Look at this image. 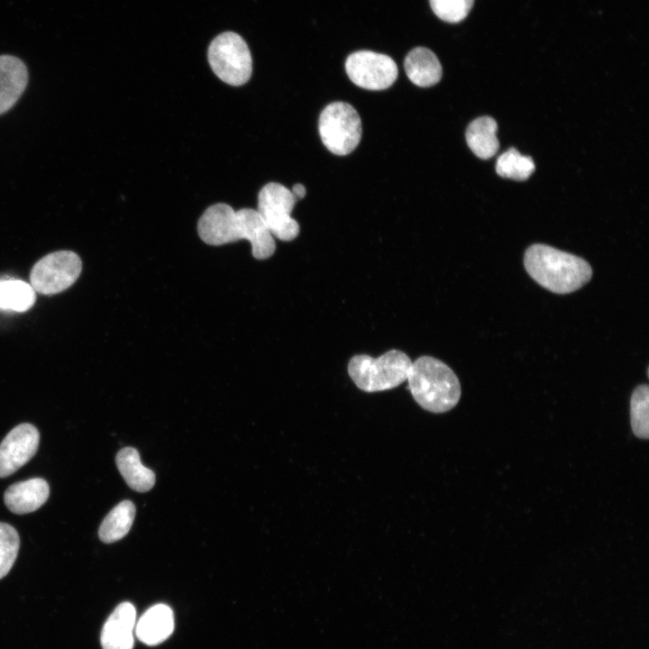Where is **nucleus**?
<instances>
[{"instance_id": "5701e85b", "label": "nucleus", "mask_w": 649, "mask_h": 649, "mask_svg": "<svg viewBox=\"0 0 649 649\" xmlns=\"http://www.w3.org/2000/svg\"><path fill=\"white\" fill-rule=\"evenodd\" d=\"M434 14L441 20L456 23L470 13L474 0H429Z\"/></svg>"}, {"instance_id": "7ed1b4c3", "label": "nucleus", "mask_w": 649, "mask_h": 649, "mask_svg": "<svg viewBox=\"0 0 649 649\" xmlns=\"http://www.w3.org/2000/svg\"><path fill=\"white\" fill-rule=\"evenodd\" d=\"M407 380L416 402L429 412H447L460 400L458 377L447 364L432 356H421L412 361Z\"/></svg>"}, {"instance_id": "0eeeda50", "label": "nucleus", "mask_w": 649, "mask_h": 649, "mask_svg": "<svg viewBox=\"0 0 649 649\" xmlns=\"http://www.w3.org/2000/svg\"><path fill=\"white\" fill-rule=\"evenodd\" d=\"M297 201L291 190L279 183L270 182L260 190L256 210L273 237L289 242L298 235L299 224L290 215Z\"/></svg>"}, {"instance_id": "39448f33", "label": "nucleus", "mask_w": 649, "mask_h": 649, "mask_svg": "<svg viewBox=\"0 0 649 649\" xmlns=\"http://www.w3.org/2000/svg\"><path fill=\"white\" fill-rule=\"evenodd\" d=\"M207 57L212 70L224 83L238 87L251 78V55L239 34L225 32L216 36L208 47Z\"/></svg>"}, {"instance_id": "ddd939ff", "label": "nucleus", "mask_w": 649, "mask_h": 649, "mask_svg": "<svg viewBox=\"0 0 649 649\" xmlns=\"http://www.w3.org/2000/svg\"><path fill=\"white\" fill-rule=\"evenodd\" d=\"M28 70L17 57L0 55V114L10 110L23 93Z\"/></svg>"}, {"instance_id": "6ab92c4d", "label": "nucleus", "mask_w": 649, "mask_h": 649, "mask_svg": "<svg viewBox=\"0 0 649 649\" xmlns=\"http://www.w3.org/2000/svg\"><path fill=\"white\" fill-rule=\"evenodd\" d=\"M35 291L22 280L0 281V307L17 312L30 309L35 302Z\"/></svg>"}, {"instance_id": "aec40b11", "label": "nucleus", "mask_w": 649, "mask_h": 649, "mask_svg": "<svg viewBox=\"0 0 649 649\" xmlns=\"http://www.w3.org/2000/svg\"><path fill=\"white\" fill-rule=\"evenodd\" d=\"M496 171L502 178L525 180L535 171V163L531 157L510 148L498 158Z\"/></svg>"}, {"instance_id": "1a4fd4ad", "label": "nucleus", "mask_w": 649, "mask_h": 649, "mask_svg": "<svg viewBox=\"0 0 649 649\" xmlns=\"http://www.w3.org/2000/svg\"><path fill=\"white\" fill-rule=\"evenodd\" d=\"M345 70L356 86L369 90L386 89L398 78V67L393 59L371 50H358L349 55Z\"/></svg>"}, {"instance_id": "423d86ee", "label": "nucleus", "mask_w": 649, "mask_h": 649, "mask_svg": "<svg viewBox=\"0 0 649 649\" xmlns=\"http://www.w3.org/2000/svg\"><path fill=\"white\" fill-rule=\"evenodd\" d=\"M318 131L324 146L334 154L344 156L355 150L361 138V121L353 106L334 102L320 114Z\"/></svg>"}, {"instance_id": "f257e3e1", "label": "nucleus", "mask_w": 649, "mask_h": 649, "mask_svg": "<svg viewBox=\"0 0 649 649\" xmlns=\"http://www.w3.org/2000/svg\"><path fill=\"white\" fill-rule=\"evenodd\" d=\"M200 239L209 245H222L247 240L251 254L257 260L270 258L276 250V242L256 209L235 211L231 206L217 203L209 206L197 223Z\"/></svg>"}, {"instance_id": "4468645a", "label": "nucleus", "mask_w": 649, "mask_h": 649, "mask_svg": "<svg viewBox=\"0 0 649 649\" xmlns=\"http://www.w3.org/2000/svg\"><path fill=\"white\" fill-rule=\"evenodd\" d=\"M173 630V612L165 604H157L147 609L134 627L137 638L147 645H157L164 642Z\"/></svg>"}, {"instance_id": "a211bd4d", "label": "nucleus", "mask_w": 649, "mask_h": 649, "mask_svg": "<svg viewBox=\"0 0 649 649\" xmlns=\"http://www.w3.org/2000/svg\"><path fill=\"white\" fill-rule=\"evenodd\" d=\"M135 516V506L130 500L116 505L104 518L98 530L102 542L111 544L122 539L131 529Z\"/></svg>"}, {"instance_id": "2eb2a0df", "label": "nucleus", "mask_w": 649, "mask_h": 649, "mask_svg": "<svg viewBox=\"0 0 649 649\" xmlns=\"http://www.w3.org/2000/svg\"><path fill=\"white\" fill-rule=\"evenodd\" d=\"M404 68L409 80L421 87L437 84L443 74L438 58L425 47H416L410 50L405 59Z\"/></svg>"}, {"instance_id": "20e7f679", "label": "nucleus", "mask_w": 649, "mask_h": 649, "mask_svg": "<svg viewBox=\"0 0 649 649\" xmlns=\"http://www.w3.org/2000/svg\"><path fill=\"white\" fill-rule=\"evenodd\" d=\"M411 364L410 358L399 350H390L378 358L357 354L348 363V373L360 389L371 393L402 384Z\"/></svg>"}, {"instance_id": "dca6fc26", "label": "nucleus", "mask_w": 649, "mask_h": 649, "mask_svg": "<svg viewBox=\"0 0 649 649\" xmlns=\"http://www.w3.org/2000/svg\"><path fill=\"white\" fill-rule=\"evenodd\" d=\"M117 468L130 488L139 492L150 490L155 483L154 472L142 465L138 451L121 449L115 457Z\"/></svg>"}, {"instance_id": "4be33fe9", "label": "nucleus", "mask_w": 649, "mask_h": 649, "mask_svg": "<svg viewBox=\"0 0 649 649\" xmlns=\"http://www.w3.org/2000/svg\"><path fill=\"white\" fill-rule=\"evenodd\" d=\"M20 547V537L12 526L0 522V580L13 567Z\"/></svg>"}, {"instance_id": "6e6552de", "label": "nucleus", "mask_w": 649, "mask_h": 649, "mask_svg": "<svg viewBox=\"0 0 649 649\" xmlns=\"http://www.w3.org/2000/svg\"><path fill=\"white\" fill-rule=\"evenodd\" d=\"M82 270L79 256L71 251H59L47 254L32 267L31 286L43 295H54L69 288Z\"/></svg>"}, {"instance_id": "9d476101", "label": "nucleus", "mask_w": 649, "mask_h": 649, "mask_svg": "<svg viewBox=\"0 0 649 649\" xmlns=\"http://www.w3.org/2000/svg\"><path fill=\"white\" fill-rule=\"evenodd\" d=\"M40 442L38 429L31 424L13 428L0 443V478H5L27 463L36 453Z\"/></svg>"}, {"instance_id": "f3484780", "label": "nucleus", "mask_w": 649, "mask_h": 649, "mask_svg": "<svg viewBox=\"0 0 649 649\" xmlns=\"http://www.w3.org/2000/svg\"><path fill=\"white\" fill-rule=\"evenodd\" d=\"M497 122L489 116L473 120L465 133L466 142L471 151L480 159L493 157L499 147L497 137Z\"/></svg>"}, {"instance_id": "b1692460", "label": "nucleus", "mask_w": 649, "mask_h": 649, "mask_svg": "<svg viewBox=\"0 0 649 649\" xmlns=\"http://www.w3.org/2000/svg\"><path fill=\"white\" fill-rule=\"evenodd\" d=\"M291 192L293 193L297 200H298L305 197L306 190L302 184H296L293 186Z\"/></svg>"}, {"instance_id": "412c9836", "label": "nucleus", "mask_w": 649, "mask_h": 649, "mask_svg": "<svg viewBox=\"0 0 649 649\" xmlns=\"http://www.w3.org/2000/svg\"><path fill=\"white\" fill-rule=\"evenodd\" d=\"M649 387L647 384L637 386L630 399V421L634 434L641 439L649 436Z\"/></svg>"}, {"instance_id": "f8f14e48", "label": "nucleus", "mask_w": 649, "mask_h": 649, "mask_svg": "<svg viewBox=\"0 0 649 649\" xmlns=\"http://www.w3.org/2000/svg\"><path fill=\"white\" fill-rule=\"evenodd\" d=\"M50 487L41 478H33L12 484L4 495L7 508L18 515L28 514L40 508L48 499Z\"/></svg>"}, {"instance_id": "9b49d317", "label": "nucleus", "mask_w": 649, "mask_h": 649, "mask_svg": "<svg viewBox=\"0 0 649 649\" xmlns=\"http://www.w3.org/2000/svg\"><path fill=\"white\" fill-rule=\"evenodd\" d=\"M136 610L130 602L119 604L104 624L100 641L103 649H133Z\"/></svg>"}, {"instance_id": "f03ea898", "label": "nucleus", "mask_w": 649, "mask_h": 649, "mask_svg": "<svg viewBox=\"0 0 649 649\" xmlns=\"http://www.w3.org/2000/svg\"><path fill=\"white\" fill-rule=\"evenodd\" d=\"M524 265L535 282L555 294L574 292L592 277V269L584 259L542 243L526 249Z\"/></svg>"}]
</instances>
